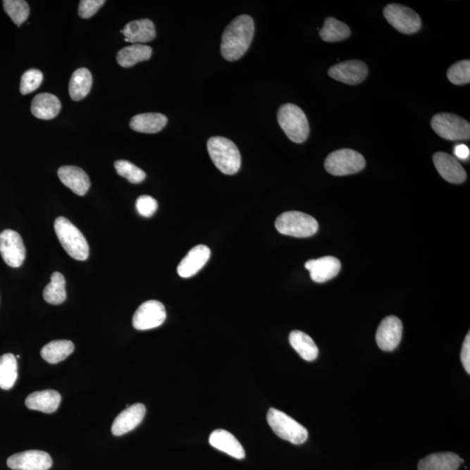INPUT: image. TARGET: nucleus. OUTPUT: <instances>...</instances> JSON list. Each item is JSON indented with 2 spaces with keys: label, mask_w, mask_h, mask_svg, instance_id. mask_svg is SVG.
I'll list each match as a JSON object with an SVG mask.
<instances>
[{
  "label": "nucleus",
  "mask_w": 470,
  "mask_h": 470,
  "mask_svg": "<svg viewBox=\"0 0 470 470\" xmlns=\"http://www.w3.org/2000/svg\"><path fill=\"white\" fill-rule=\"evenodd\" d=\"M7 466L13 470H48L53 466V460L44 451L27 450L7 459Z\"/></svg>",
  "instance_id": "12"
},
{
  "label": "nucleus",
  "mask_w": 470,
  "mask_h": 470,
  "mask_svg": "<svg viewBox=\"0 0 470 470\" xmlns=\"http://www.w3.org/2000/svg\"><path fill=\"white\" fill-rule=\"evenodd\" d=\"M146 407L142 403H135L123 410L114 420L112 426L113 435L120 436L138 427L146 416Z\"/></svg>",
  "instance_id": "16"
},
{
  "label": "nucleus",
  "mask_w": 470,
  "mask_h": 470,
  "mask_svg": "<svg viewBox=\"0 0 470 470\" xmlns=\"http://www.w3.org/2000/svg\"><path fill=\"white\" fill-rule=\"evenodd\" d=\"M168 124L164 114L149 113L137 114L132 118L130 128L133 131L142 133H157Z\"/></svg>",
  "instance_id": "25"
},
{
  "label": "nucleus",
  "mask_w": 470,
  "mask_h": 470,
  "mask_svg": "<svg viewBox=\"0 0 470 470\" xmlns=\"http://www.w3.org/2000/svg\"><path fill=\"white\" fill-rule=\"evenodd\" d=\"M0 254L4 261L11 268H20L23 264L25 247L18 233L6 229L0 234Z\"/></svg>",
  "instance_id": "11"
},
{
  "label": "nucleus",
  "mask_w": 470,
  "mask_h": 470,
  "mask_svg": "<svg viewBox=\"0 0 470 470\" xmlns=\"http://www.w3.org/2000/svg\"><path fill=\"white\" fill-rule=\"evenodd\" d=\"M105 3V0H81L79 5V15L82 18H90Z\"/></svg>",
  "instance_id": "38"
},
{
  "label": "nucleus",
  "mask_w": 470,
  "mask_h": 470,
  "mask_svg": "<svg viewBox=\"0 0 470 470\" xmlns=\"http://www.w3.org/2000/svg\"><path fill=\"white\" fill-rule=\"evenodd\" d=\"M16 358H17V359H20V355H17V357H16Z\"/></svg>",
  "instance_id": "41"
},
{
  "label": "nucleus",
  "mask_w": 470,
  "mask_h": 470,
  "mask_svg": "<svg viewBox=\"0 0 470 470\" xmlns=\"http://www.w3.org/2000/svg\"><path fill=\"white\" fill-rule=\"evenodd\" d=\"M61 402L58 392L51 390L35 392L25 399V406L29 409L47 414L56 412Z\"/></svg>",
  "instance_id": "22"
},
{
  "label": "nucleus",
  "mask_w": 470,
  "mask_h": 470,
  "mask_svg": "<svg viewBox=\"0 0 470 470\" xmlns=\"http://www.w3.org/2000/svg\"><path fill=\"white\" fill-rule=\"evenodd\" d=\"M118 175L125 178L129 183L140 184L146 179V173L142 169L128 161L120 160L114 163Z\"/></svg>",
  "instance_id": "34"
},
{
  "label": "nucleus",
  "mask_w": 470,
  "mask_h": 470,
  "mask_svg": "<svg viewBox=\"0 0 470 470\" xmlns=\"http://www.w3.org/2000/svg\"><path fill=\"white\" fill-rule=\"evenodd\" d=\"M206 147L211 160L221 173L233 175L239 172L242 157L238 147L232 140L221 136L212 137Z\"/></svg>",
  "instance_id": "2"
},
{
  "label": "nucleus",
  "mask_w": 470,
  "mask_h": 470,
  "mask_svg": "<svg viewBox=\"0 0 470 470\" xmlns=\"http://www.w3.org/2000/svg\"><path fill=\"white\" fill-rule=\"evenodd\" d=\"M58 176L61 183L77 195L84 196L90 188V179L87 173L78 166H61L58 169Z\"/></svg>",
  "instance_id": "19"
},
{
  "label": "nucleus",
  "mask_w": 470,
  "mask_h": 470,
  "mask_svg": "<svg viewBox=\"0 0 470 470\" xmlns=\"http://www.w3.org/2000/svg\"><path fill=\"white\" fill-rule=\"evenodd\" d=\"M431 127L440 137L447 140L470 138L469 122L452 113H438L433 117Z\"/></svg>",
  "instance_id": "8"
},
{
  "label": "nucleus",
  "mask_w": 470,
  "mask_h": 470,
  "mask_svg": "<svg viewBox=\"0 0 470 470\" xmlns=\"http://www.w3.org/2000/svg\"><path fill=\"white\" fill-rule=\"evenodd\" d=\"M276 230L281 235L306 238L316 234L319 224L309 214L290 211L281 214L276 221Z\"/></svg>",
  "instance_id": "5"
},
{
  "label": "nucleus",
  "mask_w": 470,
  "mask_h": 470,
  "mask_svg": "<svg viewBox=\"0 0 470 470\" xmlns=\"http://www.w3.org/2000/svg\"><path fill=\"white\" fill-rule=\"evenodd\" d=\"M383 14L392 27L404 35H413L421 27L419 15L409 7L399 4L388 5L383 10Z\"/></svg>",
  "instance_id": "9"
},
{
  "label": "nucleus",
  "mask_w": 470,
  "mask_h": 470,
  "mask_svg": "<svg viewBox=\"0 0 470 470\" xmlns=\"http://www.w3.org/2000/svg\"><path fill=\"white\" fill-rule=\"evenodd\" d=\"M433 161L440 175L447 183L461 184L466 180L467 173L457 159L452 155L438 151L433 156Z\"/></svg>",
  "instance_id": "15"
},
{
  "label": "nucleus",
  "mask_w": 470,
  "mask_h": 470,
  "mask_svg": "<svg viewBox=\"0 0 470 470\" xmlns=\"http://www.w3.org/2000/svg\"><path fill=\"white\" fill-rule=\"evenodd\" d=\"M43 81V73L38 69H30L21 77L20 92L27 95L35 92L40 87Z\"/></svg>",
  "instance_id": "36"
},
{
  "label": "nucleus",
  "mask_w": 470,
  "mask_h": 470,
  "mask_svg": "<svg viewBox=\"0 0 470 470\" xmlns=\"http://www.w3.org/2000/svg\"><path fill=\"white\" fill-rule=\"evenodd\" d=\"M277 118L280 127L292 142L301 144L309 138V120L299 106L294 104H285L280 106Z\"/></svg>",
  "instance_id": "4"
},
{
  "label": "nucleus",
  "mask_w": 470,
  "mask_h": 470,
  "mask_svg": "<svg viewBox=\"0 0 470 470\" xmlns=\"http://www.w3.org/2000/svg\"><path fill=\"white\" fill-rule=\"evenodd\" d=\"M266 420L273 431L281 439L295 445H301L308 440L309 432L307 428L278 409H269Z\"/></svg>",
  "instance_id": "6"
},
{
  "label": "nucleus",
  "mask_w": 470,
  "mask_h": 470,
  "mask_svg": "<svg viewBox=\"0 0 470 470\" xmlns=\"http://www.w3.org/2000/svg\"><path fill=\"white\" fill-rule=\"evenodd\" d=\"M462 364L464 365L466 372L470 373V335L466 336L464 345H462L461 353Z\"/></svg>",
  "instance_id": "39"
},
{
  "label": "nucleus",
  "mask_w": 470,
  "mask_h": 470,
  "mask_svg": "<svg viewBox=\"0 0 470 470\" xmlns=\"http://www.w3.org/2000/svg\"><path fill=\"white\" fill-rule=\"evenodd\" d=\"M136 209L140 216L149 218L156 212L158 202L149 195H142L137 199Z\"/></svg>",
  "instance_id": "37"
},
{
  "label": "nucleus",
  "mask_w": 470,
  "mask_h": 470,
  "mask_svg": "<svg viewBox=\"0 0 470 470\" xmlns=\"http://www.w3.org/2000/svg\"><path fill=\"white\" fill-rule=\"evenodd\" d=\"M74 351V344L68 340H53L42 350V357L48 364H57L66 360Z\"/></svg>",
  "instance_id": "29"
},
{
  "label": "nucleus",
  "mask_w": 470,
  "mask_h": 470,
  "mask_svg": "<svg viewBox=\"0 0 470 470\" xmlns=\"http://www.w3.org/2000/svg\"><path fill=\"white\" fill-rule=\"evenodd\" d=\"M305 268L309 270L311 279L314 283H323L338 275L342 264L338 258L325 256L307 261Z\"/></svg>",
  "instance_id": "18"
},
{
  "label": "nucleus",
  "mask_w": 470,
  "mask_h": 470,
  "mask_svg": "<svg viewBox=\"0 0 470 470\" xmlns=\"http://www.w3.org/2000/svg\"><path fill=\"white\" fill-rule=\"evenodd\" d=\"M350 29L345 23L328 17L324 21L323 27L321 29V39L326 42H338L349 38Z\"/></svg>",
  "instance_id": "31"
},
{
  "label": "nucleus",
  "mask_w": 470,
  "mask_h": 470,
  "mask_svg": "<svg viewBox=\"0 0 470 470\" xmlns=\"http://www.w3.org/2000/svg\"><path fill=\"white\" fill-rule=\"evenodd\" d=\"M4 9L18 27H20L27 20L30 8L24 0H5L3 1Z\"/></svg>",
  "instance_id": "33"
},
{
  "label": "nucleus",
  "mask_w": 470,
  "mask_h": 470,
  "mask_svg": "<svg viewBox=\"0 0 470 470\" xmlns=\"http://www.w3.org/2000/svg\"><path fill=\"white\" fill-rule=\"evenodd\" d=\"M210 255L209 247L198 245L192 247L178 266V275L183 278H190L195 276L207 264Z\"/></svg>",
  "instance_id": "17"
},
{
  "label": "nucleus",
  "mask_w": 470,
  "mask_h": 470,
  "mask_svg": "<svg viewBox=\"0 0 470 470\" xmlns=\"http://www.w3.org/2000/svg\"><path fill=\"white\" fill-rule=\"evenodd\" d=\"M166 312L161 302L148 301L142 303L132 317V326L137 330H149L165 323Z\"/></svg>",
  "instance_id": "10"
},
{
  "label": "nucleus",
  "mask_w": 470,
  "mask_h": 470,
  "mask_svg": "<svg viewBox=\"0 0 470 470\" xmlns=\"http://www.w3.org/2000/svg\"><path fill=\"white\" fill-rule=\"evenodd\" d=\"M464 462L454 453H435L421 459L418 470H457Z\"/></svg>",
  "instance_id": "24"
},
{
  "label": "nucleus",
  "mask_w": 470,
  "mask_h": 470,
  "mask_svg": "<svg viewBox=\"0 0 470 470\" xmlns=\"http://www.w3.org/2000/svg\"><path fill=\"white\" fill-rule=\"evenodd\" d=\"M54 230L64 249L70 256L84 261L89 256V245L82 233L65 217H58L54 222Z\"/></svg>",
  "instance_id": "3"
},
{
  "label": "nucleus",
  "mask_w": 470,
  "mask_h": 470,
  "mask_svg": "<svg viewBox=\"0 0 470 470\" xmlns=\"http://www.w3.org/2000/svg\"><path fill=\"white\" fill-rule=\"evenodd\" d=\"M153 49L145 44H132V46L122 48L117 54L118 64L122 68H129L140 62L150 59Z\"/></svg>",
  "instance_id": "26"
},
{
  "label": "nucleus",
  "mask_w": 470,
  "mask_h": 470,
  "mask_svg": "<svg viewBox=\"0 0 470 470\" xmlns=\"http://www.w3.org/2000/svg\"><path fill=\"white\" fill-rule=\"evenodd\" d=\"M254 21L249 15H240L225 29L221 51L225 61H238L249 50L254 35Z\"/></svg>",
  "instance_id": "1"
},
{
  "label": "nucleus",
  "mask_w": 470,
  "mask_h": 470,
  "mask_svg": "<svg viewBox=\"0 0 470 470\" xmlns=\"http://www.w3.org/2000/svg\"><path fill=\"white\" fill-rule=\"evenodd\" d=\"M366 161L358 151L340 149L333 151L325 161V168L335 176L354 175L365 168Z\"/></svg>",
  "instance_id": "7"
},
{
  "label": "nucleus",
  "mask_w": 470,
  "mask_h": 470,
  "mask_svg": "<svg viewBox=\"0 0 470 470\" xmlns=\"http://www.w3.org/2000/svg\"><path fill=\"white\" fill-rule=\"evenodd\" d=\"M290 345L303 360L313 361L319 354V350L314 340L304 332L295 330L290 335Z\"/></svg>",
  "instance_id": "27"
},
{
  "label": "nucleus",
  "mask_w": 470,
  "mask_h": 470,
  "mask_svg": "<svg viewBox=\"0 0 470 470\" xmlns=\"http://www.w3.org/2000/svg\"><path fill=\"white\" fill-rule=\"evenodd\" d=\"M61 109V102L57 96L51 94H39L32 102L31 112L40 120H49L58 116Z\"/></svg>",
  "instance_id": "23"
},
{
  "label": "nucleus",
  "mask_w": 470,
  "mask_h": 470,
  "mask_svg": "<svg viewBox=\"0 0 470 470\" xmlns=\"http://www.w3.org/2000/svg\"><path fill=\"white\" fill-rule=\"evenodd\" d=\"M121 33L125 36V42L132 44L148 43L153 42L156 37L154 22L143 18V20L129 22L125 25Z\"/></svg>",
  "instance_id": "20"
},
{
  "label": "nucleus",
  "mask_w": 470,
  "mask_h": 470,
  "mask_svg": "<svg viewBox=\"0 0 470 470\" xmlns=\"http://www.w3.org/2000/svg\"><path fill=\"white\" fill-rule=\"evenodd\" d=\"M92 86V73L87 68H79L73 73L69 83V94L73 101H80L86 98Z\"/></svg>",
  "instance_id": "28"
},
{
  "label": "nucleus",
  "mask_w": 470,
  "mask_h": 470,
  "mask_svg": "<svg viewBox=\"0 0 470 470\" xmlns=\"http://www.w3.org/2000/svg\"><path fill=\"white\" fill-rule=\"evenodd\" d=\"M369 74L368 66L360 61H347L333 66L328 70V75L335 80L347 85H358L366 80Z\"/></svg>",
  "instance_id": "13"
},
{
  "label": "nucleus",
  "mask_w": 470,
  "mask_h": 470,
  "mask_svg": "<svg viewBox=\"0 0 470 470\" xmlns=\"http://www.w3.org/2000/svg\"><path fill=\"white\" fill-rule=\"evenodd\" d=\"M209 443L216 449L222 451L229 456L239 459L245 458L246 453L242 444L233 435L224 429H217L210 435Z\"/></svg>",
  "instance_id": "21"
},
{
  "label": "nucleus",
  "mask_w": 470,
  "mask_h": 470,
  "mask_svg": "<svg viewBox=\"0 0 470 470\" xmlns=\"http://www.w3.org/2000/svg\"><path fill=\"white\" fill-rule=\"evenodd\" d=\"M44 301L51 305L62 304L66 299V279L61 273L54 272L50 283L43 292Z\"/></svg>",
  "instance_id": "30"
},
{
  "label": "nucleus",
  "mask_w": 470,
  "mask_h": 470,
  "mask_svg": "<svg viewBox=\"0 0 470 470\" xmlns=\"http://www.w3.org/2000/svg\"><path fill=\"white\" fill-rule=\"evenodd\" d=\"M402 323L399 318L388 316L381 323L377 329L376 339L377 345L383 351H393L398 347L402 338Z\"/></svg>",
  "instance_id": "14"
},
{
  "label": "nucleus",
  "mask_w": 470,
  "mask_h": 470,
  "mask_svg": "<svg viewBox=\"0 0 470 470\" xmlns=\"http://www.w3.org/2000/svg\"><path fill=\"white\" fill-rule=\"evenodd\" d=\"M18 379V361L13 354L0 357V388L9 390Z\"/></svg>",
  "instance_id": "32"
},
{
  "label": "nucleus",
  "mask_w": 470,
  "mask_h": 470,
  "mask_svg": "<svg viewBox=\"0 0 470 470\" xmlns=\"http://www.w3.org/2000/svg\"><path fill=\"white\" fill-rule=\"evenodd\" d=\"M454 154L456 155V157L460 159L462 161H467L469 158V147L464 144H459L454 147Z\"/></svg>",
  "instance_id": "40"
},
{
  "label": "nucleus",
  "mask_w": 470,
  "mask_h": 470,
  "mask_svg": "<svg viewBox=\"0 0 470 470\" xmlns=\"http://www.w3.org/2000/svg\"><path fill=\"white\" fill-rule=\"evenodd\" d=\"M451 83L461 86L470 82V61H462L450 66L447 73Z\"/></svg>",
  "instance_id": "35"
}]
</instances>
